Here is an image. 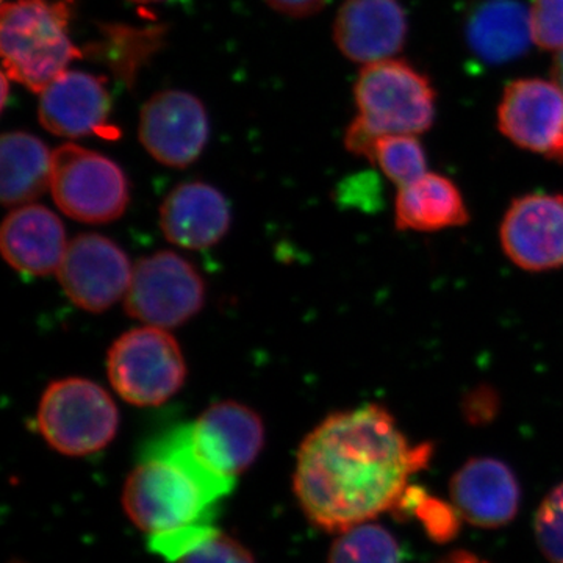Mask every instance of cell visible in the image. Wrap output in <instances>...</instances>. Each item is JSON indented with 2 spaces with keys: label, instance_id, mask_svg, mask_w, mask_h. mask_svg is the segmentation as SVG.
Segmentation results:
<instances>
[{
  "label": "cell",
  "instance_id": "6da1fadb",
  "mask_svg": "<svg viewBox=\"0 0 563 563\" xmlns=\"http://www.w3.org/2000/svg\"><path fill=\"white\" fill-rule=\"evenodd\" d=\"M432 453L431 443H410L384 406L365 404L329 415L303 439L292 490L310 523L340 533L398 512Z\"/></svg>",
  "mask_w": 563,
  "mask_h": 563
},
{
  "label": "cell",
  "instance_id": "7a4b0ae2",
  "mask_svg": "<svg viewBox=\"0 0 563 563\" xmlns=\"http://www.w3.org/2000/svg\"><path fill=\"white\" fill-rule=\"evenodd\" d=\"M236 479L199 453L190 424H180L144 444L122 490L125 515L150 539L152 553L176 563L218 531V504Z\"/></svg>",
  "mask_w": 563,
  "mask_h": 563
},
{
  "label": "cell",
  "instance_id": "3957f363",
  "mask_svg": "<svg viewBox=\"0 0 563 563\" xmlns=\"http://www.w3.org/2000/svg\"><path fill=\"white\" fill-rule=\"evenodd\" d=\"M358 114L344 144L351 154L369 157L374 141L385 135H420L435 120V91L420 70L404 60L363 66L354 87Z\"/></svg>",
  "mask_w": 563,
  "mask_h": 563
},
{
  "label": "cell",
  "instance_id": "277c9868",
  "mask_svg": "<svg viewBox=\"0 0 563 563\" xmlns=\"http://www.w3.org/2000/svg\"><path fill=\"white\" fill-rule=\"evenodd\" d=\"M74 0H13L0 10V52L9 79L41 92L84 57L70 41Z\"/></svg>",
  "mask_w": 563,
  "mask_h": 563
},
{
  "label": "cell",
  "instance_id": "5b68a950",
  "mask_svg": "<svg viewBox=\"0 0 563 563\" xmlns=\"http://www.w3.org/2000/svg\"><path fill=\"white\" fill-rule=\"evenodd\" d=\"M36 422L52 450L70 457L99 453L120 428L117 404L101 385L81 377L55 380L41 396Z\"/></svg>",
  "mask_w": 563,
  "mask_h": 563
},
{
  "label": "cell",
  "instance_id": "8992f818",
  "mask_svg": "<svg viewBox=\"0 0 563 563\" xmlns=\"http://www.w3.org/2000/svg\"><path fill=\"white\" fill-rule=\"evenodd\" d=\"M107 373L113 390L139 407L162 406L187 379L179 343L166 329L144 325L122 333L110 347Z\"/></svg>",
  "mask_w": 563,
  "mask_h": 563
},
{
  "label": "cell",
  "instance_id": "52a82bcc",
  "mask_svg": "<svg viewBox=\"0 0 563 563\" xmlns=\"http://www.w3.org/2000/svg\"><path fill=\"white\" fill-rule=\"evenodd\" d=\"M51 191L66 217L85 224L118 220L131 201V187L121 166L77 144H63L54 151Z\"/></svg>",
  "mask_w": 563,
  "mask_h": 563
},
{
  "label": "cell",
  "instance_id": "ba28073f",
  "mask_svg": "<svg viewBox=\"0 0 563 563\" xmlns=\"http://www.w3.org/2000/svg\"><path fill=\"white\" fill-rule=\"evenodd\" d=\"M203 302L201 274L176 252L161 251L133 266L124 306L143 324L174 329L201 312Z\"/></svg>",
  "mask_w": 563,
  "mask_h": 563
},
{
  "label": "cell",
  "instance_id": "9c48e42d",
  "mask_svg": "<svg viewBox=\"0 0 563 563\" xmlns=\"http://www.w3.org/2000/svg\"><path fill=\"white\" fill-rule=\"evenodd\" d=\"M132 273L128 254L117 243L99 233H81L69 242L57 277L79 309L102 313L125 298Z\"/></svg>",
  "mask_w": 563,
  "mask_h": 563
},
{
  "label": "cell",
  "instance_id": "30bf717a",
  "mask_svg": "<svg viewBox=\"0 0 563 563\" xmlns=\"http://www.w3.org/2000/svg\"><path fill=\"white\" fill-rule=\"evenodd\" d=\"M209 135V114L191 92L161 91L141 109V144L154 161L169 168H187L198 161Z\"/></svg>",
  "mask_w": 563,
  "mask_h": 563
},
{
  "label": "cell",
  "instance_id": "8fae6325",
  "mask_svg": "<svg viewBox=\"0 0 563 563\" xmlns=\"http://www.w3.org/2000/svg\"><path fill=\"white\" fill-rule=\"evenodd\" d=\"M499 240L507 258L525 272L563 268V195L515 198L504 213Z\"/></svg>",
  "mask_w": 563,
  "mask_h": 563
},
{
  "label": "cell",
  "instance_id": "7c38bea8",
  "mask_svg": "<svg viewBox=\"0 0 563 563\" xmlns=\"http://www.w3.org/2000/svg\"><path fill=\"white\" fill-rule=\"evenodd\" d=\"M498 125L521 150L563 162V91L555 81L520 79L507 85Z\"/></svg>",
  "mask_w": 563,
  "mask_h": 563
},
{
  "label": "cell",
  "instance_id": "4fadbf2b",
  "mask_svg": "<svg viewBox=\"0 0 563 563\" xmlns=\"http://www.w3.org/2000/svg\"><path fill=\"white\" fill-rule=\"evenodd\" d=\"M111 96L103 77L65 70L40 92L38 118L47 132L63 139L117 136L110 125Z\"/></svg>",
  "mask_w": 563,
  "mask_h": 563
},
{
  "label": "cell",
  "instance_id": "5bb4252c",
  "mask_svg": "<svg viewBox=\"0 0 563 563\" xmlns=\"http://www.w3.org/2000/svg\"><path fill=\"white\" fill-rule=\"evenodd\" d=\"M191 429L202 457L232 479L257 461L265 444L262 418L240 402L211 404L198 420L191 422Z\"/></svg>",
  "mask_w": 563,
  "mask_h": 563
},
{
  "label": "cell",
  "instance_id": "9a60e30c",
  "mask_svg": "<svg viewBox=\"0 0 563 563\" xmlns=\"http://www.w3.org/2000/svg\"><path fill=\"white\" fill-rule=\"evenodd\" d=\"M450 496L462 520L485 529L509 525L521 501L517 476L506 463L493 457L463 463L451 477Z\"/></svg>",
  "mask_w": 563,
  "mask_h": 563
},
{
  "label": "cell",
  "instance_id": "2e32d148",
  "mask_svg": "<svg viewBox=\"0 0 563 563\" xmlns=\"http://www.w3.org/2000/svg\"><path fill=\"white\" fill-rule=\"evenodd\" d=\"M407 31L399 0H346L336 13L333 40L344 57L369 65L402 51Z\"/></svg>",
  "mask_w": 563,
  "mask_h": 563
},
{
  "label": "cell",
  "instance_id": "e0dca14e",
  "mask_svg": "<svg viewBox=\"0 0 563 563\" xmlns=\"http://www.w3.org/2000/svg\"><path fill=\"white\" fill-rule=\"evenodd\" d=\"M68 244L60 218L38 203L16 207L3 220L0 250L11 268L24 276L57 274Z\"/></svg>",
  "mask_w": 563,
  "mask_h": 563
},
{
  "label": "cell",
  "instance_id": "ac0fdd59",
  "mask_svg": "<svg viewBox=\"0 0 563 563\" xmlns=\"http://www.w3.org/2000/svg\"><path fill=\"white\" fill-rule=\"evenodd\" d=\"M228 199L203 181H187L174 188L161 207V228L169 243L184 250H209L231 228Z\"/></svg>",
  "mask_w": 563,
  "mask_h": 563
},
{
  "label": "cell",
  "instance_id": "d6986e66",
  "mask_svg": "<svg viewBox=\"0 0 563 563\" xmlns=\"http://www.w3.org/2000/svg\"><path fill=\"white\" fill-rule=\"evenodd\" d=\"M465 38L481 62L517 60L533 41L531 10L520 0H483L466 16Z\"/></svg>",
  "mask_w": 563,
  "mask_h": 563
},
{
  "label": "cell",
  "instance_id": "ffe728a7",
  "mask_svg": "<svg viewBox=\"0 0 563 563\" xmlns=\"http://www.w3.org/2000/svg\"><path fill=\"white\" fill-rule=\"evenodd\" d=\"M468 221L470 210L461 190L442 174L428 173L398 188L395 224L399 231L439 232L462 228Z\"/></svg>",
  "mask_w": 563,
  "mask_h": 563
},
{
  "label": "cell",
  "instance_id": "44dd1931",
  "mask_svg": "<svg viewBox=\"0 0 563 563\" xmlns=\"http://www.w3.org/2000/svg\"><path fill=\"white\" fill-rule=\"evenodd\" d=\"M54 152L27 132L3 133L0 141V196L7 207L27 206L51 188Z\"/></svg>",
  "mask_w": 563,
  "mask_h": 563
},
{
  "label": "cell",
  "instance_id": "7402d4cb",
  "mask_svg": "<svg viewBox=\"0 0 563 563\" xmlns=\"http://www.w3.org/2000/svg\"><path fill=\"white\" fill-rule=\"evenodd\" d=\"M165 25L135 27L129 24L99 25L98 40L91 41L84 54L101 63L125 87H135L139 74L155 57L166 41Z\"/></svg>",
  "mask_w": 563,
  "mask_h": 563
},
{
  "label": "cell",
  "instance_id": "603a6c76",
  "mask_svg": "<svg viewBox=\"0 0 563 563\" xmlns=\"http://www.w3.org/2000/svg\"><path fill=\"white\" fill-rule=\"evenodd\" d=\"M328 563H402V551L388 529L368 521L339 533Z\"/></svg>",
  "mask_w": 563,
  "mask_h": 563
},
{
  "label": "cell",
  "instance_id": "cb8c5ba5",
  "mask_svg": "<svg viewBox=\"0 0 563 563\" xmlns=\"http://www.w3.org/2000/svg\"><path fill=\"white\" fill-rule=\"evenodd\" d=\"M368 161L398 188L428 174V157L417 135H385L374 141Z\"/></svg>",
  "mask_w": 563,
  "mask_h": 563
},
{
  "label": "cell",
  "instance_id": "d4e9b609",
  "mask_svg": "<svg viewBox=\"0 0 563 563\" xmlns=\"http://www.w3.org/2000/svg\"><path fill=\"white\" fill-rule=\"evenodd\" d=\"M396 514H415L432 539L446 542L459 531V514L453 504H444L432 498L420 487H412L404 495L401 506Z\"/></svg>",
  "mask_w": 563,
  "mask_h": 563
},
{
  "label": "cell",
  "instance_id": "484cf974",
  "mask_svg": "<svg viewBox=\"0 0 563 563\" xmlns=\"http://www.w3.org/2000/svg\"><path fill=\"white\" fill-rule=\"evenodd\" d=\"M537 543L551 563H563V484L540 504L533 521Z\"/></svg>",
  "mask_w": 563,
  "mask_h": 563
},
{
  "label": "cell",
  "instance_id": "4316f807",
  "mask_svg": "<svg viewBox=\"0 0 563 563\" xmlns=\"http://www.w3.org/2000/svg\"><path fill=\"white\" fill-rule=\"evenodd\" d=\"M176 563H255L251 551L228 533L214 531Z\"/></svg>",
  "mask_w": 563,
  "mask_h": 563
},
{
  "label": "cell",
  "instance_id": "83f0119b",
  "mask_svg": "<svg viewBox=\"0 0 563 563\" xmlns=\"http://www.w3.org/2000/svg\"><path fill=\"white\" fill-rule=\"evenodd\" d=\"M531 25L533 43L540 49H562L563 0H533Z\"/></svg>",
  "mask_w": 563,
  "mask_h": 563
},
{
  "label": "cell",
  "instance_id": "f1b7e54d",
  "mask_svg": "<svg viewBox=\"0 0 563 563\" xmlns=\"http://www.w3.org/2000/svg\"><path fill=\"white\" fill-rule=\"evenodd\" d=\"M277 13L290 18H307L317 14L324 7L325 0H266Z\"/></svg>",
  "mask_w": 563,
  "mask_h": 563
},
{
  "label": "cell",
  "instance_id": "f546056e",
  "mask_svg": "<svg viewBox=\"0 0 563 563\" xmlns=\"http://www.w3.org/2000/svg\"><path fill=\"white\" fill-rule=\"evenodd\" d=\"M439 563H487L484 561H481L477 555H474L472 553H466V551H457V553L448 555L446 559H443L442 562Z\"/></svg>",
  "mask_w": 563,
  "mask_h": 563
},
{
  "label": "cell",
  "instance_id": "4dcf8cb0",
  "mask_svg": "<svg viewBox=\"0 0 563 563\" xmlns=\"http://www.w3.org/2000/svg\"><path fill=\"white\" fill-rule=\"evenodd\" d=\"M553 79L563 91V47L559 49L553 63Z\"/></svg>",
  "mask_w": 563,
  "mask_h": 563
},
{
  "label": "cell",
  "instance_id": "1f68e13d",
  "mask_svg": "<svg viewBox=\"0 0 563 563\" xmlns=\"http://www.w3.org/2000/svg\"><path fill=\"white\" fill-rule=\"evenodd\" d=\"M7 99H9V77L2 74V107H5Z\"/></svg>",
  "mask_w": 563,
  "mask_h": 563
},
{
  "label": "cell",
  "instance_id": "d6a6232c",
  "mask_svg": "<svg viewBox=\"0 0 563 563\" xmlns=\"http://www.w3.org/2000/svg\"><path fill=\"white\" fill-rule=\"evenodd\" d=\"M133 3H139V5H151V3H158L162 0H131Z\"/></svg>",
  "mask_w": 563,
  "mask_h": 563
},
{
  "label": "cell",
  "instance_id": "836d02e7",
  "mask_svg": "<svg viewBox=\"0 0 563 563\" xmlns=\"http://www.w3.org/2000/svg\"><path fill=\"white\" fill-rule=\"evenodd\" d=\"M3 2H7V0H3Z\"/></svg>",
  "mask_w": 563,
  "mask_h": 563
},
{
  "label": "cell",
  "instance_id": "e575fe53",
  "mask_svg": "<svg viewBox=\"0 0 563 563\" xmlns=\"http://www.w3.org/2000/svg\"><path fill=\"white\" fill-rule=\"evenodd\" d=\"M14 563H18V562H14Z\"/></svg>",
  "mask_w": 563,
  "mask_h": 563
}]
</instances>
